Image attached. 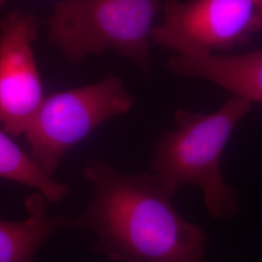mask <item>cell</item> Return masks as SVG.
Wrapping results in <instances>:
<instances>
[{
    "label": "cell",
    "mask_w": 262,
    "mask_h": 262,
    "mask_svg": "<svg viewBox=\"0 0 262 262\" xmlns=\"http://www.w3.org/2000/svg\"><path fill=\"white\" fill-rule=\"evenodd\" d=\"M165 67L174 75L204 79L232 95L262 105V49L233 56L175 54Z\"/></svg>",
    "instance_id": "52a82bcc"
},
{
    "label": "cell",
    "mask_w": 262,
    "mask_h": 262,
    "mask_svg": "<svg viewBox=\"0 0 262 262\" xmlns=\"http://www.w3.org/2000/svg\"><path fill=\"white\" fill-rule=\"evenodd\" d=\"M162 12L151 42L178 55L231 51L262 30V0H164Z\"/></svg>",
    "instance_id": "5b68a950"
},
{
    "label": "cell",
    "mask_w": 262,
    "mask_h": 262,
    "mask_svg": "<svg viewBox=\"0 0 262 262\" xmlns=\"http://www.w3.org/2000/svg\"><path fill=\"white\" fill-rule=\"evenodd\" d=\"M135 102L122 78L113 74L46 96L24 134L30 155L53 176L69 150L104 122L127 114Z\"/></svg>",
    "instance_id": "277c9868"
},
{
    "label": "cell",
    "mask_w": 262,
    "mask_h": 262,
    "mask_svg": "<svg viewBox=\"0 0 262 262\" xmlns=\"http://www.w3.org/2000/svg\"><path fill=\"white\" fill-rule=\"evenodd\" d=\"M0 178L32 187L49 203L57 204L71 188L53 178L30 152L23 150L13 137L0 129Z\"/></svg>",
    "instance_id": "9c48e42d"
},
{
    "label": "cell",
    "mask_w": 262,
    "mask_h": 262,
    "mask_svg": "<svg viewBox=\"0 0 262 262\" xmlns=\"http://www.w3.org/2000/svg\"><path fill=\"white\" fill-rule=\"evenodd\" d=\"M82 174L94 192L70 229L95 235L92 252L115 262H202L206 232L179 214L155 173L125 174L94 159Z\"/></svg>",
    "instance_id": "6da1fadb"
},
{
    "label": "cell",
    "mask_w": 262,
    "mask_h": 262,
    "mask_svg": "<svg viewBox=\"0 0 262 262\" xmlns=\"http://www.w3.org/2000/svg\"><path fill=\"white\" fill-rule=\"evenodd\" d=\"M253 103L232 95L215 112L194 113L178 109L175 128L160 134L151 155V171L173 196L180 187H199L204 206L212 217L225 220L238 212L234 188L225 182L221 160L236 125Z\"/></svg>",
    "instance_id": "7a4b0ae2"
},
{
    "label": "cell",
    "mask_w": 262,
    "mask_h": 262,
    "mask_svg": "<svg viewBox=\"0 0 262 262\" xmlns=\"http://www.w3.org/2000/svg\"><path fill=\"white\" fill-rule=\"evenodd\" d=\"M162 0H59L46 19L47 41L71 64L108 50L129 59L151 81L150 47Z\"/></svg>",
    "instance_id": "3957f363"
},
{
    "label": "cell",
    "mask_w": 262,
    "mask_h": 262,
    "mask_svg": "<svg viewBox=\"0 0 262 262\" xmlns=\"http://www.w3.org/2000/svg\"><path fill=\"white\" fill-rule=\"evenodd\" d=\"M41 21L15 10L0 20V122L13 138L25 134L46 98L32 44Z\"/></svg>",
    "instance_id": "8992f818"
},
{
    "label": "cell",
    "mask_w": 262,
    "mask_h": 262,
    "mask_svg": "<svg viewBox=\"0 0 262 262\" xmlns=\"http://www.w3.org/2000/svg\"><path fill=\"white\" fill-rule=\"evenodd\" d=\"M48 200L39 192L28 195V217L0 222V262H34L38 251L60 229L71 227V217L48 215Z\"/></svg>",
    "instance_id": "ba28073f"
},
{
    "label": "cell",
    "mask_w": 262,
    "mask_h": 262,
    "mask_svg": "<svg viewBox=\"0 0 262 262\" xmlns=\"http://www.w3.org/2000/svg\"><path fill=\"white\" fill-rule=\"evenodd\" d=\"M7 1H8V0H0V5L2 6V5H3V4H5Z\"/></svg>",
    "instance_id": "30bf717a"
}]
</instances>
